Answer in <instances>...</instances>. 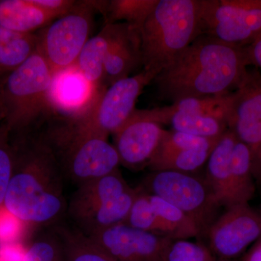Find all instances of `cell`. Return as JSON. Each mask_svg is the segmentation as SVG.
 I'll use <instances>...</instances> for the list:
<instances>
[{
	"mask_svg": "<svg viewBox=\"0 0 261 261\" xmlns=\"http://www.w3.org/2000/svg\"><path fill=\"white\" fill-rule=\"evenodd\" d=\"M14 137L13 172L3 206L27 224L51 227L61 223L68 207L61 168L44 137Z\"/></svg>",
	"mask_w": 261,
	"mask_h": 261,
	"instance_id": "cell-1",
	"label": "cell"
},
{
	"mask_svg": "<svg viewBox=\"0 0 261 261\" xmlns=\"http://www.w3.org/2000/svg\"><path fill=\"white\" fill-rule=\"evenodd\" d=\"M251 65L246 47L201 35L163 69L154 82L163 99L224 95L236 89Z\"/></svg>",
	"mask_w": 261,
	"mask_h": 261,
	"instance_id": "cell-2",
	"label": "cell"
},
{
	"mask_svg": "<svg viewBox=\"0 0 261 261\" xmlns=\"http://www.w3.org/2000/svg\"><path fill=\"white\" fill-rule=\"evenodd\" d=\"M140 36L143 70L158 75L201 36L200 0H159Z\"/></svg>",
	"mask_w": 261,
	"mask_h": 261,
	"instance_id": "cell-3",
	"label": "cell"
},
{
	"mask_svg": "<svg viewBox=\"0 0 261 261\" xmlns=\"http://www.w3.org/2000/svg\"><path fill=\"white\" fill-rule=\"evenodd\" d=\"M54 73L40 51L0 80V122L10 137L29 133L51 106Z\"/></svg>",
	"mask_w": 261,
	"mask_h": 261,
	"instance_id": "cell-4",
	"label": "cell"
},
{
	"mask_svg": "<svg viewBox=\"0 0 261 261\" xmlns=\"http://www.w3.org/2000/svg\"><path fill=\"white\" fill-rule=\"evenodd\" d=\"M119 170L82 184L68 202L66 214L87 236L126 221L138 195Z\"/></svg>",
	"mask_w": 261,
	"mask_h": 261,
	"instance_id": "cell-5",
	"label": "cell"
},
{
	"mask_svg": "<svg viewBox=\"0 0 261 261\" xmlns=\"http://www.w3.org/2000/svg\"><path fill=\"white\" fill-rule=\"evenodd\" d=\"M44 139L54 152L63 177L76 187L118 169V152L107 138L81 133L66 123Z\"/></svg>",
	"mask_w": 261,
	"mask_h": 261,
	"instance_id": "cell-6",
	"label": "cell"
},
{
	"mask_svg": "<svg viewBox=\"0 0 261 261\" xmlns=\"http://www.w3.org/2000/svg\"><path fill=\"white\" fill-rule=\"evenodd\" d=\"M140 190L178 207L195 221L201 235L206 234L219 216L221 206L205 178L195 173L152 171L146 176Z\"/></svg>",
	"mask_w": 261,
	"mask_h": 261,
	"instance_id": "cell-7",
	"label": "cell"
},
{
	"mask_svg": "<svg viewBox=\"0 0 261 261\" xmlns=\"http://www.w3.org/2000/svg\"><path fill=\"white\" fill-rule=\"evenodd\" d=\"M156 76L154 72L142 70L137 74L118 81L101 91L82 116L67 123L81 133L108 139L128 121L135 112L136 102L142 91Z\"/></svg>",
	"mask_w": 261,
	"mask_h": 261,
	"instance_id": "cell-8",
	"label": "cell"
},
{
	"mask_svg": "<svg viewBox=\"0 0 261 261\" xmlns=\"http://www.w3.org/2000/svg\"><path fill=\"white\" fill-rule=\"evenodd\" d=\"M96 2H77L71 11L37 33V49L54 75L73 68L89 39Z\"/></svg>",
	"mask_w": 261,
	"mask_h": 261,
	"instance_id": "cell-9",
	"label": "cell"
},
{
	"mask_svg": "<svg viewBox=\"0 0 261 261\" xmlns=\"http://www.w3.org/2000/svg\"><path fill=\"white\" fill-rule=\"evenodd\" d=\"M201 35L248 47L261 33V0H200Z\"/></svg>",
	"mask_w": 261,
	"mask_h": 261,
	"instance_id": "cell-10",
	"label": "cell"
},
{
	"mask_svg": "<svg viewBox=\"0 0 261 261\" xmlns=\"http://www.w3.org/2000/svg\"><path fill=\"white\" fill-rule=\"evenodd\" d=\"M228 128L247 146L252 159V174L261 183V73L247 70L231 92Z\"/></svg>",
	"mask_w": 261,
	"mask_h": 261,
	"instance_id": "cell-11",
	"label": "cell"
},
{
	"mask_svg": "<svg viewBox=\"0 0 261 261\" xmlns=\"http://www.w3.org/2000/svg\"><path fill=\"white\" fill-rule=\"evenodd\" d=\"M206 234L211 251L229 260L261 238V213L249 204L233 206L219 215Z\"/></svg>",
	"mask_w": 261,
	"mask_h": 261,
	"instance_id": "cell-12",
	"label": "cell"
},
{
	"mask_svg": "<svg viewBox=\"0 0 261 261\" xmlns=\"http://www.w3.org/2000/svg\"><path fill=\"white\" fill-rule=\"evenodd\" d=\"M88 237L116 261H166L173 241L124 223Z\"/></svg>",
	"mask_w": 261,
	"mask_h": 261,
	"instance_id": "cell-13",
	"label": "cell"
},
{
	"mask_svg": "<svg viewBox=\"0 0 261 261\" xmlns=\"http://www.w3.org/2000/svg\"><path fill=\"white\" fill-rule=\"evenodd\" d=\"M167 130L136 109L124 125L114 134V146L120 164L130 169L148 166Z\"/></svg>",
	"mask_w": 261,
	"mask_h": 261,
	"instance_id": "cell-14",
	"label": "cell"
},
{
	"mask_svg": "<svg viewBox=\"0 0 261 261\" xmlns=\"http://www.w3.org/2000/svg\"><path fill=\"white\" fill-rule=\"evenodd\" d=\"M103 89L91 85L74 66L55 75L50 89L51 106L73 113L69 120L75 119L91 107Z\"/></svg>",
	"mask_w": 261,
	"mask_h": 261,
	"instance_id": "cell-15",
	"label": "cell"
},
{
	"mask_svg": "<svg viewBox=\"0 0 261 261\" xmlns=\"http://www.w3.org/2000/svg\"><path fill=\"white\" fill-rule=\"evenodd\" d=\"M139 65H142L140 32L129 24L121 23L119 33L105 61L103 88L129 76Z\"/></svg>",
	"mask_w": 261,
	"mask_h": 261,
	"instance_id": "cell-16",
	"label": "cell"
},
{
	"mask_svg": "<svg viewBox=\"0 0 261 261\" xmlns=\"http://www.w3.org/2000/svg\"><path fill=\"white\" fill-rule=\"evenodd\" d=\"M237 140L231 130L225 132L209 156L204 177L220 205L226 209L232 206L231 159Z\"/></svg>",
	"mask_w": 261,
	"mask_h": 261,
	"instance_id": "cell-17",
	"label": "cell"
},
{
	"mask_svg": "<svg viewBox=\"0 0 261 261\" xmlns=\"http://www.w3.org/2000/svg\"><path fill=\"white\" fill-rule=\"evenodd\" d=\"M121 27L119 23L105 25L99 34L89 38L75 63L82 76L99 90L106 89L102 87L105 61Z\"/></svg>",
	"mask_w": 261,
	"mask_h": 261,
	"instance_id": "cell-18",
	"label": "cell"
},
{
	"mask_svg": "<svg viewBox=\"0 0 261 261\" xmlns=\"http://www.w3.org/2000/svg\"><path fill=\"white\" fill-rule=\"evenodd\" d=\"M146 116L161 125H170L173 130L196 137L219 139L228 129L227 123L213 117L173 113L164 115L159 108L145 110Z\"/></svg>",
	"mask_w": 261,
	"mask_h": 261,
	"instance_id": "cell-19",
	"label": "cell"
},
{
	"mask_svg": "<svg viewBox=\"0 0 261 261\" xmlns=\"http://www.w3.org/2000/svg\"><path fill=\"white\" fill-rule=\"evenodd\" d=\"M56 18L33 4L32 0H0V27L15 32L35 33Z\"/></svg>",
	"mask_w": 261,
	"mask_h": 261,
	"instance_id": "cell-20",
	"label": "cell"
},
{
	"mask_svg": "<svg viewBox=\"0 0 261 261\" xmlns=\"http://www.w3.org/2000/svg\"><path fill=\"white\" fill-rule=\"evenodd\" d=\"M51 229L61 243L65 261H116L75 226L61 222Z\"/></svg>",
	"mask_w": 261,
	"mask_h": 261,
	"instance_id": "cell-21",
	"label": "cell"
},
{
	"mask_svg": "<svg viewBox=\"0 0 261 261\" xmlns=\"http://www.w3.org/2000/svg\"><path fill=\"white\" fill-rule=\"evenodd\" d=\"M37 33H20L0 27V78L13 71L37 49Z\"/></svg>",
	"mask_w": 261,
	"mask_h": 261,
	"instance_id": "cell-22",
	"label": "cell"
},
{
	"mask_svg": "<svg viewBox=\"0 0 261 261\" xmlns=\"http://www.w3.org/2000/svg\"><path fill=\"white\" fill-rule=\"evenodd\" d=\"M255 192L251 154L247 146L238 140L231 159V207L248 204Z\"/></svg>",
	"mask_w": 261,
	"mask_h": 261,
	"instance_id": "cell-23",
	"label": "cell"
},
{
	"mask_svg": "<svg viewBox=\"0 0 261 261\" xmlns=\"http://www.w3.org/2000/svg\"><path fill=\"white\" fill-rule=\"evenodd\" d=\"M159 0H112L101 1L99 10L106 18L105 25L120 20L140 32Z\"/></svg>",
	"mask_w": 261,
	"mask_h": 261,
	"instance_id": "cell-24",
	"label": "cell"
},
{
	"mask_svg": "<svg viewBox=\"0 0 261 261\" xmlns=\"http://www.w3.org/2000/svg\"><path fill=\"white\" fill-rule=\"evenodd\" d=\"M231 95V92L212 97L184 98L159 110L164 115L173 113L198 115L219 118L227 123Z\"/></svg>",
	"mask_w": 261,
	"mask_h": 261,
	"instance_id": "cell-25",
	"label": "cell"
},
{
	"mask_svg": "<svg viewBox=\"0 0 261 261\" xmlns=\"http://www.w3.org/2000/svg\"><path fill=\"white\" fill-rule=\"evenodd\" d=\"M149 197L152 207L167 229L168 238L180 240L201 236L195 221L180 209L157 196Z\"/></svg>",
	"mask_w": 261,
	"mask_h": 261,
	"instance_id": "cell-26",
	"label": "cell"
},
{
	"mask_svg": "<svg viewBox=\"0 0 261 261\" xmlns=\"http://www.w3.org/2000/svg\"><path fill=\"white\" fill-rule=\"evenodd\" d=\"M212 151L190 149L154 156L148 166L152 171H173L195 173L207 163Z\"/></svg>",
	"mask_w": 261,
	"mask_h": 261,
	"instance_id": "cell-27",
	"label": "cell"
},
{
	"mask_svg": "<svg viewBox=\"0 0 261 261\" xmlns=\"http://www.w3.org/2000/svg\"><path fill=\"white\" fill-rule=\"evenodd\" d=\"M139 192L124 224L137 229L168 238V231L156 214L149 195L138 189Z\"/></svg>",
	"mask_w": 261,
	"mask_h": 261,
	"instance_id": "cell-28",
	"label": "cell"
},
{
	"mask_svg": "<svg viewBox=\"0 0 261 261\" xmlns=\"http://www.w3.org/2000/svg\"><path fill=\"white\" fill-rule=\"evenodd\" d=\"M220 139L203 138L176 130H167L153 157L190 149L213 150Z\"/></svg>",
	"mask_w": 261,
	"mask_h": 261,
	"instance_id": "cell-29",
	"label": "cell"
},
{
	"mask_svg": "<svg viewBox=\"0 0 261 261\" xmlns=\"http://www.w3.org/2000/svg\"><path fill=\"white\" fill-rule=\"evenodd\" d=\"M23 261H65L61 243L53 230L30 243L25 248Z\"/></svg>",
	"mask_w": 261,
	"mask_h": 261,
	"instance_id": "cell-30",
	"label": "cell"
},
{
	"mask_svg": "<svg viewBox=\"0 0 261 261\" xmlns=\"http://www.w3.org/2000/svg\"><path fill=\"white\" fill-rule=\"evenodd\" d=\"M211 250L200 244L185 240H173L168 248L166 261H215Z\"/></svg>",
	"mask_w": 261,
	"mask_h": 261,
	"instance_id": "cell-31",
	"label": "cell"
},
{
	"mask_svg": "<svg viewBox=\"0 0 261 261\" xmlns=\"http://www.w3.org/2000/svg\"><path fill=\"white\" fill-rule=\"evenodd\" d=\"M13 166V150L9 132L0 122V207L3 205Z\"/></svg>",
	"mask_w": 261,
	"mask_h": 261,
	"instance_id": "cell-32",
	"label": "cell"
},
{
	"mask_svg": "<svg viewBox=\"0 0 261 261\" xmlns=\"http://www.w3.org/2000/svg\"><path fill=\"white\" fill-rule=\"evenodd\" d=\"M27 224L15 217L4 206L0 207V245L19 243L24 225Z\"/></svg>",
	"mask_w": 261,
	"mask_h": 261,
	"instance_id": "cell-33",
	"label": "cell"
},
{
	"mask_svg": "<svg viewBox=\"0 0 261 261\" xmlns=\"http://www.w3.org/2000/svg\"><path fill=\"white\" fill-rule=\"evenodd\" d=\"M32 2L38 8L57 18L69 13L77 4V1L72 0H32Z\"/></svg>",
	"mask_w": 261,
	"mask_h": 261,
	"instance_id": "cell-34",
	"label": "cell"
},
{
	"mask_svg": "<svg viewBox=\"0 0 261 261\" xmlns=\"http://www.w3.org/2000/svg\"><path fill=\"white\" fill-rule=\"evenodd\" d=\"M25 248L20 243L0 245V261H23Z\"/></svg>",
	"mask_w": 261,
	"mask_h": 261,
	"instance_id": "cell-35",
	"label": "cell"
},
{
	"mask_svg": "<svg viewBox=\"0 0 261 261\" xmlns=\"http://www.w3.org/2000/svg\"><path fill=\"white\" fill-rule=\"evenodd\" d=\"M246 49L251 65L261 68V33Z\"/></svg>",
	"mask_w": 261,
	"mask_h": 261,
	"instance_id": "cell-36",
	"label": "cell"
},
{
	"mask_svg": "<svg viewBox=\"0 0 261 261\" xmlns=\"http://www.w3.org/2000/svg\"><path fill=\"white\" fill-rule=\"evenodd\" d=\"M243 261H261V238L245 255Z\"/></svg>",
	"mask_w": 261,
	"mask_h": 261,
	"instance_id": "cell-37",
	"label": "cell"
},
{
	"mask_svg": "<svg viewBox=\"0 0 261 261\" xmlns=\"http://www.w3.org/2000/svg\"><path fill=\"white\" fill-rule=\"evenodd\" d=\"M215 261H231L230 260H228V259H220L219 260H215Z\"/></svg>",
	"mask_w": 261,
	"mask_h": 261,
	"instance_id": "cell-38",
	"label": "cell"
},
{
	"mask_svg": "<svg viewBox=\"0 0 261 261\" xmlns=\"http://www.w3.org/2000/svg\"><path fill=\"white\" fill-rule=\"evenodd\" d=\"M0 80H1V78H0Z\"/></svg>",
	"mask_w": 261,
	"mask_h": 261,
	"instance_id": "cell-39",
	"label": "cell"
}]
</instances>
